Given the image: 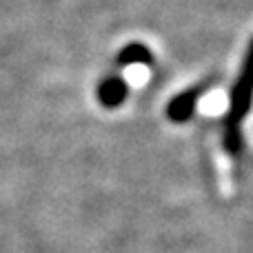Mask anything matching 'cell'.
Here are the masks:
<instances>
[{"instance_id": "obj_4", "label": "cell", "mask_w": 253, "mask_h": 253, "mask_svg": "<svg viewBox=\"0 0 253 253\" xmlns=\"http://www.w3.org/2000/svg\"><path fill=\"white\" fill-rule=\"evenodd\" d=\"M153 60L151 49L142 42H131L120 51L118 62L120 65H149Z\"/></svg>"}, {"instance_id": "obj_3", "label": "cell", "mask_w": 253, "mask_h": 253, "mask_svg": "<svg viewBox=\"0 0 253 253\" xmlns=\"http://www.w3.org/2000/svg\"><path fill=\"white\" fill-rule=\"evenodd\" d=\"M126 96H129V87H126V83L120 78V76H111V78H107L105 83L100 84V89H98V98H100V102L105 107H109V109L123 105V102L126 100Z\"/></svg>"}, {"instance_id": "obj_1", "label": "cell", "mask_w": 253, "mask_h": 253, "mask_svg": "<svg viewBox=\"0 0 253 253\" xmlns=\"http://www.w3.org/2000/svg\"><path fill=\"white\" fill-rule=\"evenodd\" d=\"M251 62H253V47L249 44L247 49L245 62H242L240 76H238L236 84L231 89V102H229V116L224 120V149L229 151L231 158H240L242 149V133H240V123L247 114H249L251 107Z\"/></svg>"}, {"instance_id": "obj_2", "label": "cell", "mask_w": 253, "mask_h": 253, "mask_svg": "<svg viewBox=\"0 0 253 253\" xmlns=\"http://www.w3.org/2000/svg\"><path fill=\"white\" fill-rule=\"evenodd\" d=\"M220 80V76H207L202 83L193 84L191 89H187V91L178 93V96L173 98V100L169 102V109H167V116H169V120H173V123H184V120H189L193 116V111H196V105L198 100H200L202 96H205L207 91H209L211 87H213L215 83Z\"/></svg>"}]
</instances>
